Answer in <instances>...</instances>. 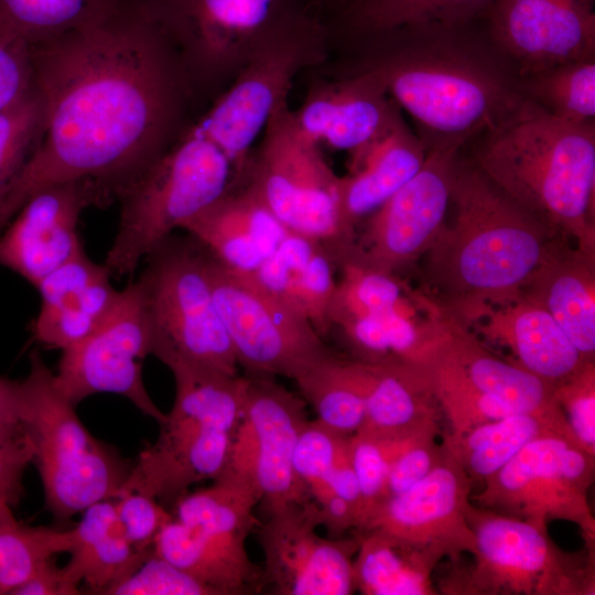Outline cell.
Listing matches in <instances>:
<instances>
[{
  "label": "cell",
  "mask_w": 595,
  "mask_h": 595,
  "mask_svg": "<svg viewBox=\"0 0 595 595\" xmlns=\"http://www.w3.org/2000/svg\"><path fill=\"white\" fill-rule=\"evenodd\" d=\"M31 47L44 128L0 205L2 228L53 183L87 178L118 198L187 129L198 98L174 47L133 0Z\"/></svg>",
  "instance_id": "6da1fadb"
},
{
  "label": "cell",
  "mask_w": 595,
  "mask_h": 595,
  "mask_svg": "<svg viewBox=\"0 0 595 595\" xmlns=\"http://www.w3.org/2000/svg\"><path fill=\"white\" fill-rule=\"evenodd\" d=\"M463 24L403 26L366 39L374 69L426 150L462 149L538 107L491 42Z\"/></svg>",
  "instance_id": "7a4b0ae2"
},
{
  "label": "cell",
  "mask_w": 595,
  "mask_h": 595,
  "mask_svg": "<svg viewBox=\"0 0 595 595\" xmlns=\"http://www.w3.org/2000/svg\"><path fill=\"white\" fill-rule=\"evenodd\" d=\"M445 223L426 251L429 282L456 318L475 320L490 304L520 298L561 235L498 188L473 162L458 158Z\"/></svg>",
  "instance_id": "3957f363"
},
{
  "label": "cell",
  "mask_w": 595,
  "mask_h": 595,
  "mask_svg": "<svg viewBox=\"0 0 595 595\" xmlns=\"http://www.w3.org/2000/svg\"><path fill=\"white\" fill-rule=\"evenodd\" d=\"M474 143L473 162L498 188L595 253V121H566L536 107Z\"/></svg>",
  "instance_id": "277c9868"
},
{
  "label": "cell",
  "mask_w": 595,
  "mask_h": 595,
  "mask_svg": "<svg viewBox=\"0 0 595 595\" xmlns=\"http://www.w3.org/2000/svg\"><path fill=\"white\" fill-rule=\"evenodd\" d=\"M167 367L175 381L172 409L159 423L156 441L139 454L119 493L151 496L171 511L192 485L215 480L224 472L248 377L181 363Z\"/></svg>",
  "instance_id": "5b68a950"
},
{
  "label": "cell",
  "mask_w": 595,
  "mask_h": 595,
  "mask_svg": "<svg viewBox=\"0 0 595 595\" xmlns=\"http://www.w3.org/2000/svg\"><path fill=\"white\" fill-rule=\"evenodd\" d=\"M235 184L236 171L230 160L192 122L118 196V230L104 263L111 277L132 275L174 229Z\"/></svg>",
  "instance_id": "8992f818"
},
{
  "label": "cell",
  "mask_w": 595,
  "mask_h": 595,
  "mask_svg": "<svg viewBox=\"0 0 595 595\" xmlns=\"http://www.w3.org/2000/svg\"><path fill=\"white\" fill-rule=\"evenodd\" d=\"M19 386L21 420L55 520L66 522L95 502L113 499L131 463L85 428L39 351L31 353L30 371Z\"/></svg>",
  "instance_id": "52a82bcc"
},
{
  "label": "cell",
  "mask_w": 595,
  "mask_h": 595,
  "mask_svg": "<svg viewBox=\"0 0 595 595\" xmlns=\"http://www.w3.org/2000/svg\"><path fill=\"white\" fill-rule=\"evenodd\" d=\"M136 281L152 338V355L238 375L237 358L215 305L205 249L170 236L144 259Z\"/></svg>",
  "instance_id": "ba28073f"
},
{
  "label": "cell",
  "mask_w": 595,
  "mask_h": 595,
  "mask_svg": "<svg viewBox=\"0 0 595 595\" xmlns=\"http://www.w3.org/2000/svg\"><path fill=\"white\" fill-rule=\"evenodd\" d=\"M466 519L475 536L474 562H452L440 592L451 595H593L594 550L569 553L548 529L478 507ZM439 592V593H440Z\"/></svg>",
  "instance_id": "9c48e42d"
},
{
  "label": "cell",
  "mask_w": 595,
  "mask_h": 595,
  "mask_svg": "<svg viewBox=\"0 0 595 595\" xmlns=\"http://www.w3.org/2000/svg\"><path fill=\"white\" fill-rule=\"evenodd\" d=\"M177 53L197 97L213 100L303 0H133Z\"/></svg>",
  "instance_id": "30bf717a"
},
{
  "label": "cell",
  "mask_w": 595,
  "mask_h": 595,
  "mask_svg": "<svg viewBox=\"0 0 595 595\" xmlns=\"http://www.w3.org/2000/svg\"><path fill=\"white\" fill-rule=\"evenodd\" d=\"M328 40L325 23L309 10L302 12L258 47L193 122L230 160L237 181L272 113L288 101L294 77L326 60Z\"/></svg>",
  "instance_id": "8fae6325"
},
{
  "label": "cell",
  "mask_w": 595,
  "mask_h": 595,
  "mask_svg": "<svg viewBox=\"0 0 595 595\" xmlns=\"http://www.w3.org/2000/svg\"><path fill=\"white\" fill-rule=\"evenodd\" d=\"M238 183L246 185L291 232L343 244L339 176L321 145L298 126L288 101L280 105L253 147Z\"/></svg>",
  "instance_id": "7c38bea8"
},
{
  "label": "cell",
  "mask_w": 595,
  "mask_h": 595,
  "mask_svg": "<svg viewBox=\"0 0 595 595\" xmlns=\"http://www.w3.org/2000/svg\"><path fill=\"white\" fill-rule=\"evenodd\" d=\"M206 255L215 305L238 366L250 377L282 376L295 381L334 353L303 315L267 290L253 273L236 271Z\"/></svg>",
  "instance_id": "4fadbf2b"
},
{
  "label": "cell",
  "mask_w": 595,
  "mask_h": 595,
  "mask_svg": "<svg viewBox=\"0 0 595 595\" xmlns=\"http://www.w3.org/2000/svg\"><path fill=\"white\" fill-rule=\"evenodd\" d=\"M459 152L426 150L419 172L366 218L358 238L335 250L337 261L394 275L426 253L446 223Z\"/></svg>",
  "instance_id": "5bb4252c"
},
{
  "label": "cell",
  "mask_w": 595,
  "mask_h": 595,
  "mask_svg": "<svg viewBox=\"0 0 595 595\" xmlns=\"http://www.w3.org/2000/svg\"><path fill=\"white\" fill-rule=\"evenodd\" d=\"M309 421L302 396L271 377H248L242 413L221 474L249 482L268 512L311 499L293 466L298 440Z\"/></svg>",
  "instance_id": "9a60e30c"
},
{
  "label": "cell",
  "mask_w": 595,
  "mask_h": 595,
  "mask_svg": "<svg viewBox=\"0 0 595 595\" xmlns=\"http://www.w3.org/2000/svg\"><path fill=\"white\" fill-rule=\"evenodd\" d=\"M149 355L151 332L137 284L131 282L93 334L62 350L54 381L75 407L91 394L110 392L127 398L160 423L165 413L151 399L142 379V360Z\"/></svg>",
  "instance_id": "2e32d148"
},
{
  "label": "cell",
  "mask_w": 595,
  "mask_h": 595,
  "mask_svg": "<svg viewBox=\"0 0 595 595\" xmlns=\"http://www.w3.org/2000/svg\"><path fill=\"white\" fill-rule=\"evenodd\" d=\"M256 528L263 552V584L280 595H349L356 591L353 561L359 538H324L314 500L268 512Z\"/></svg>",
  "instance_id": "e0dca14e"
},
{
  "label": "cell",
  "mask_w": 595,
  "mask_h": 595,
  "mask_svg": "<svg viewBox=\"0 0 595 595\" xmlns=\"http://www.w3.org/2000/svg\"><path fill=\"white\" fill-rule=\"evenodd\" d=\"M567 442L577 443L562 431L536 437L489 476L470 501L544 529L551 520L570 521L580 528L586 549L594 550L595 518L588 490L570 479L561 465Z\"/></svg>",
  "instance_id": "ac0fdd59"
},
{
  "label": "cell",
  "mask_w": 595,
  "mask_h": 595,
  "mask_svg": "<svg viewBox=\"0 0 595 595\" xmlns=\"http://www.w3.org/2000/svg\"><path fill=\"white\" fill-rule=\"evenodd\" d=\"M470 488L464 469L445 451L442 461L422 480L378 504L356 531L389 534L435 563L444 558L456 562L462 554L475 552V536L466 519Z\"/></svg>",
  "instance_id": "d6986e66"
},
{
  "label": "cell",
  "mask_w": 595,
  "mask_h": 595,
  "mask_svg": "<svg viewBox=\"0 0 595 595\" xmlns=\"http://www.w3.org/2000/svg\"><path fill=\"white\" fill-rule=\"evenodd\" d=\"M489 40L519 76L595 58L594 0H499Z\"/></svg>",
  "instance_id": "ffe728a7"
},
{
  "label": "cell",
  "mask_w": 595,
  "mask_h": 595,
  "mask_svg": "<svg viewBox=\"0 0 595 595\" xmlns=\"http://www.w3.org/2000/svg\"><path fill=\"white\" fill-rule=\"evenodd\" d=\"M293 115L313 141L345 151L350 170L403 119L379 75L360 66L316 79Z\"/></svg>",
  "instance_id": "44dd1931"
},
{
  "label": "cell",
  "mask_w": 595,
  "mask_h": 595,
  "mask_svg": "<svg viewBox=\"0 0 595 595\" xmlns=\"http://www.w3.org/2000/svg\"><path fill=\"white\" fill-rule=\"evenodd\" d=\"M110 199L87 178L53 183L34 192L0 234V266L36 286L84 248L77 232L82 213Z\"/></svg>",
  "instance_id": "7402d4cb"
},
{
  "label": "cell",
  "mask_w": 595,
  "mask_h": 595,
  "mask_svg": "<svg viewBox=\"0 0 595 595\" xmlns=\"http://www.w3.org/2000/svg\"><path fill=\"white\" fill-rule=\"evenodd\" d=\"M105 264L91 261L84 248L46 275L35 288L41 296L34 338L62 350L93 334L116 307L120 291Z\"/></svg>",
  "instance_id": "603a6c76"
},
{
  "label": "cell",
  "mask_w": 595,
  "mask_h": 595,
  "mask_svg": "<svg viewBox=\"0 0 595 595\" xmlns=\"http://www.w3.org/2000/svg\"><path fill=\"white\" fill-rule=\"evenodd\" d=\"M181 228L221 264L240 272L257 271L289 232L241 183Z\"/></svg>",
  "instance_id": "cb8c5ba5"
},
{
  "label": "cell",
  "mask_w": 595,
  "mask_h": 595,
  "mask_svg": "<svg viewBox=\"0 0 595 595\" xmlns=\"http://www.w3.org/2000/svg\"><path fill=\"white\" fill-rule=\"evenodd\" d=\"M562 238L553 240L520 296L544 307L577 350L594 361V255L572 249Z\"/></svg>",
  "instance_id": "d4e9b609"
},
{
  "label": "cell",
  "mask_w": 595,
  "mask_h": 595,
  "mask_svg": "<svg viewBox=\"0 0 595 595\" xmlns=\"http://www.w3.org/2000/svg\"><path fill=\"white\" fill-rule=\"evenodd\" d=\"M337 270V260L328 244L289 231L277 250L252 273L326 338L331 333L329 312Z\"/></svg>",
  "instance_id": "484cf974"
},
{
  "label": "cell",
  "mask_w": 595,
  "mask_h": 595,
  "mask_svg": "<svg viewBox=\"0 0 595 595\" xmlns=\"http://www.w3.org/2000/svg\"><path fill=\"white\" fill-rule=\"evenodd\" d=\"M426 149L402 119L348 174L339 176L338 205L343 244L361 220L380 208L421 169Z\"/></svg>",
  "instance_id": "4316f807"
},
{
  "label": "cell",
  "mask_w": 595,
  "mask_h": 595,
  "mask_svg": "<svg viewBox=\"0 0 595 595\" xmlns=\"http://www.w3.org/2000/svg\"><path fill=\"white\" fill-rule=\"evenodd\" d=\"M480 317L482 334L508 347L516 363L542 380L556 386L577 372L587 360L537 302L520 296L499 309H487Z\"/></svg>",
  "instance_id": "83f0119b"
},
{
  "label": "cell",
  "mask_w": 595,
  "mask_h": 595,
  "mask_svg": "<svg viewBox=\"0 0 595 595\" xmlns=\"http://www.w3.org/2000/svg\"><path fill=\"white\" fill-rule=\"evenodd\" d=\"M153 553L212 588L215 595L252 594L264 587L262 567L251 561L245 543L187 526L174 517L158 533Z\"/></svg>",
  "instance_id": "f1b7e54d"
},
{
  "label": "cell",
  "mask_w": 595,
  "mask_h": 595,
  "mask_svg": "<svg viewBox=\"0 0 595 595\" xmlns=\"http://www.w3.org/2000/svg\"><path fill=\"white\" fill-rule=\"evenodd\" d=\"M347 365L365 400L360 430L391 432L439 422L441 411L423 367L351 358Z\"/></svg>",
  "instance_id": "f546056e"
},
{
  "label": "cell",
  "mask_w": 595,
  "mask_h": 595,
  "mask_svg": "<svg viewBox=\"0 0 595 595\" xmlns=\"http://www.w3.org/2000/svg\"><path fill=\"white\" fill-rule=\"evenodd\" d=\"M443 345L470 381L483 392L517 412L563 414L554 399L555 386L542 380L516 361H506L468 333L448 312L440 316Z\"/></svg>",
  "instance_id": "4dcf8cb0"
},
{
  "label": "cell",
  "mask_w": 595,
  "mask_h": 595,
  "mask_svg": "<svg viewBox=\"0 0 595 595\" xmlns=\"http://www.w3.org/2000/svg\"><path fill=\"white\" fill-rule=\"evenodd\" d=\"M72 529L71 559L64 566L76 583L86 584L90 594H102L109 586L133 573L152 553L138 551L127 539L113 499L87 507Z\"/></svg>",
  "instance_id": "1f68e13d"
},
{
  "label": "cell",
  "mask_w": 595,
  "mask_h": 595,
  "mask_svg": "<svg viewBox=\"0 0 595 595\" xmlns=\"http://www.w3.org/2000/svg\"><path fill=\"white\" fill-rule=\"evenodd\" d=\"M551 431H562L573 436L564 414L517 412L462 433L447 432L441 444L461 465L473 485L484 483L529 442Z\"/></svg>",
  "instance_id": "d6a6232c"
},
{
  "label": "cell",
  "mask_w": 595,
  "mask_h": 595,
  "mask_svg": "<svg viewBox=\"0 0 595 595\" xmlns=\"http://www.w3.org/2000/svg\"><path fill=\"white\" fill-rule=\"evenodd\" d=\"M359 545L353 561L356 591L365 595H435L432 580L437 565L416 548L389 534L351 532Z\"/></svg>",
  "instance_id": "836d02e7"
},
{
  "label": "cell",
  "mask_w": 595,
  "mask_h": 595,
  "mask_svg": "<svg viewBox=\"0 0 595 595\" xmlns=\"http://www.w3.org/2000/svg\"><path fill=\"white\" fill-rule=\"evenodd\" d=\"M499 0H347L342 31L366 39L420 24H463L485 17Z\"/></svg>",
  "instance_id": "e575fe53"
},
{
  "label": "cell",
  "mask_w": 595,
  "mask_h": 595,
  "mask_svg": "<svg viewBox=\"0 0 595 595\" xmlns=\"http://www.w3.org/2000/svg\"><path fill=\"white\" fill-rule=\"evenodd\" d=\"M294 382L314 409L316 421L331 431L350 436L364 425L365 400L350 375L347 358L333 353Z\"/></svg>",
  "instance_id": "d590c367"
},
{
  "label": "cell",
  "mask_w": 595,
  "mask_h": 595,
  "mask_svg": "<svg viewBox=\"0 0 595 595\" xmlns=\"http://www.w3.org/2000/svg\"><path fill=\"white\" fill-rule=\"evenodd\" d=\"M424 369L440 411L448 422L450 433H462L517 413L505 402L479 390L446 350L443 339Z\"/></svg>",
  "instance_id": "8d00e7d4"
},
{
  "label": "cell",
  "mask_w": 595,
  "mask_h": 595,
  "mask_svg": "<svg viewBox=\"0 0 595 595\" xmlns=\"http://www.w3.org/2000/svg\"><path fill=\"white\" fill-rule=\"evenodd\" d=\"M118 0H0V29L30 46L97 21Z\"/></svg>",
  "instance_id": "74e56055"
},
{
  "label": "cell",
  "mask_w": 595,
  "mask_h": 595,
  "mask_svg": "<svg viewBox=\"0 0 595 595\" xmlns=\"http://www.w3.org/2000/svg\"><path fill=\"white\" fill-rule=\"evenodd\" d=\"M523 93L547 113L595 121V58L561 63L519 76Z\"/></svg>",
  "instance_id": "f35d334b"
},
{
  "label": "cell",
  "mask_w": 595,
  "mask_h": 595,
  "mask_svg": "<svg viewBox=\"0 0 595 595\" xmlns=\"http://www.w3.org/2000/svg\"><path fill=\"white\" fill-rule=\"evenodd\" d=\"M439 432V422H434L391 432L359 430L349 436L350 458L361 491V519L357 529L380 502L387 475L396 459L418 441Z\"/></svg>",
  "instance_id": "ab89813d"
},
{
  "label": "cell",
  "mask_w": 595,
  "mask_h": 595,
  "mask_svg": "<svg viewBox=\"0 0 595 595\" xmlns=\"http://www.w3.org/2000/svg\"><path fill=\"white\" fill-rule=\"evenodd\" d=\"M72 545V529L28 527L17 520L0 524V595L10 594Z\"/></svg>",
  "instance_id": "60d3db41"
},
{
  "label": "cell",
  "mask_w": 595,
  "mask_h": 595,
  "mask_svg": "<svg viewBox=\"0 0 595 595\" xmlns=\"http://www.w3.org/2000/svg\"><path fill=\"white\" fill-rule=\"evenodd\" d=\"M43 128L44 104L36 88L0 111V205L33 156Z\"/></svg>",
  "instance_id": "b9f144b4"
},
{
  "label": "cell",
  "mask_w": 595,
  "mask_h": 595,
  "mask_svg": "<svg viewBox=\"0 0 595 595\" xmlns=\"http://www.w3.org/2000/svg\"><path fill=\"white\" fill-rule=\"evenodd\" d=\"M347 437L331 431L316 420L309 421L301 432L293 466L312 500L321 496Z\"/></svg>",
  "instance_id": "7bdbcfd3"
},
{
  "label": "cell",
  "mask_w": 595,
  "mask_h": 595,
  "mask_svg": "<svg viewBox=\"0 0 595 595\" xmlns=\"http://www.w3.org/2000/svg\"><path fill=\"white\" fill-rule=\"evenodd\" d=\"M107 595H215L214 591L152 553L129 576L106 588Z\"/></svg>",
  "instance_id": "ee69618b"
},
{
  "label": "cell",
  "mask_w": 595,
  "mask_h": 595,
  "mask_svg": "<svg viewBox=\"0 0 595 595\" xmlns=\"http://www.w3.org/2000/svg\"><path fill=\"white\" fill-rule=\"evenodd\" d=\"M554 399L577 444L595 455V366L586 361L554 389Z\"/></svg>",
  "instance_id": "f6af8a7d"
},
{
  "label": "cell",
  "mask_w": 595,
  "mask_h": 595,
  "mask_svg": "<svg viewBox=\"0 0 595 595\" xmlns=\"http://www.w3.org/2000/svg\"><path fill=\"white\" fill-rule=\"evenodd\" d=\"M34 447L23 423L0 426V524L15 521L12 508L23 495V475Z\"/></svg>",
  "instance_id": "bcb514c9"
},
{
  "label": "cell",
  "mask_w": 595,
  "mask_h": 595,
  "mask_svg": "<svg viewBox=\"0 0 595 595\" xmlns=\"http://www.w3.org/2000/svg\"><path fill=\"white\" fill-rule=\"evenodd\" d=\"M117 516L129 542L140 552L153 553L154 540L173 515L155 498L120 491L113 498Z\"/></svg>",
  "instance_id": "7dc6e473"
},
{
  "label": "cell",
  "mask_w": 595,
  "mask_h": 595,
  "mask_svg": "<svg viewBox=\"0 0 595 595\" xmlns=\"http://www.w3.org/2000/svg\"><path fill=\"white\" fill-rule=\"evenodd\" d=\"M34 88L32 47L0 29V111L23 100Z\"/></svg>",
  "instance_id": "c3c4849f"
},
{
  "label": "cell",
  "mask_w": 595,
  "mask_h": 595,
  "mask_svg": "<svg viewBox=\"0 0 595 595\" xmlns=\"http://www.w3.org/2000/svg\"><path fill=\"white\" fill-rule=\"evenodd\" d=\"M435 437L429 435L418 441L396 459L387 475L380 502L413 487L442 461L445 450Z\"/></svg>",
  "instance_id": "681fc988"
},
{
  "label": "cell",
  "mask_w": 595,
  "mask_h": 595,
  "mask_svg": "<svg viewBox=\"0 0 595 595\" xmlns=\"http://www.w3.org/2000/svg\"><path fill=\"white\" fill-rule=\"evenodd\" d=\"M78 586L68 576L64 566L57 567L51 560L17 586L10 595H74L80 593Z\"/></svg>",
  "instance_id": "f907efd6"
}]
</instances>
